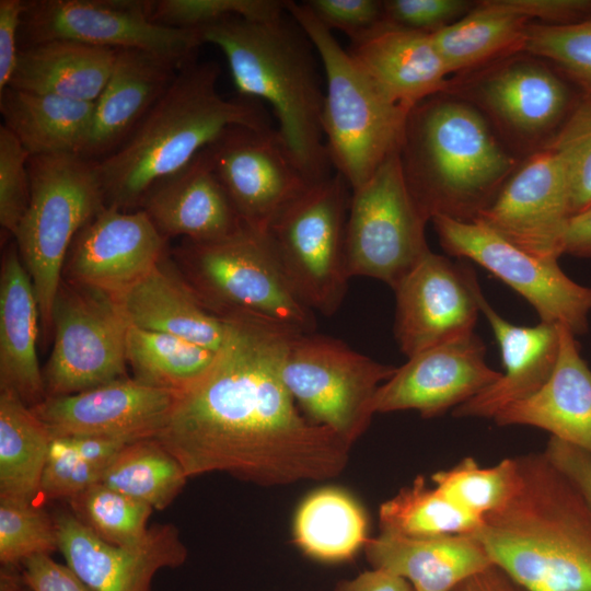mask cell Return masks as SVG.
<instances>
[{
	"mask_svg": "<svg viewBox=\"0 0 591 591\" xmlns=\"http://www.w3.org/2000/svg\"><path fill=\"white\" fill-rule=\"evenodd\" d=\"M210 370L179 393L155 437L188 477L224 472L262 486L337 476L349 445L302 416L282 379L291 337L264 320L228 315Z\"/></svg>",
	"mask_w": 591,
	"mask_h": 591,
	"instance_id": "1",
	"label": "cell"
},
{
	"mask_svg": "<svg viewBox=\"0 0 591 591\" xmlns=\"http://www.w3.org/2000/svg\"><path fill=\"white\" fill-rule=\"evenodd\" d=\"M514 494L474 533L491 563L526 591H591V509L542 453L517 456Z\"/></svg>",
	"mask_w": 591,
	"mask_h": 591,
	"instance_id": "2",
	"label": "cell"
},
{
	"mask_svg": "<svg viewBox=\"0 0 591 591\" xmlns=\"http://www.w3.org/2000/svg\"><path fill=\"white\" fill-rule=\"evenodd\" d=\"M220 73L215 61L184 65L130 136L92 161L106 207L137 210L154 183L186 166L230 127L270 126L255 100L222 96Z\"/></svg>",
	"mask_w": 591,
	"mask_h": 591,
	"instance_id": "3",
	"label": "cell"
},
{
	"mask_svg": "<svg viewBox=\"0 0 591 591\" xmlns=\"http://www.w3.org/2000/svg\"><path fill=\"white\" fill-rule=\"evenodd\" d=\"M196 31L201 44L224 55L239 96L270 104L277 130L310 182L329 176L320 57L287 10L271 20L231 16Z\"/></svg>",
	"mask_w": 591,
	"mask_h": 591,
	"instance_id": "4",
	"label": "cell"
},
{
	"mask_svg": "<svg viewBox=\"0 0 591 591\" xmlns=\"http://www.w3.org/2000/svg\"><path fill=\"white\" fill-rule=\"evenodd\" d=\"M443 93L410 112L401 149L406 183L421 212L472 222L517 167L472 104Z\"/></svg>",
	"mask_w": 591,
	"mask_h": 591,
	"instance_id": "5",
	"label": "cell"
},
{
	"mask_svg": "<svg viewBox=\"0 0 591 591\" xmlns=\"http://www.w3.org/2000/svg\"><path fill=\"white\" fill-rule=\"evenodd\" d=\"M286 10L320 57L325 78L322 130L328 159L354 190L401 151L409 111L370 79L303 2L287 0Z\"/></svg>",
	"mask_w": 591,
	"mask_h": 591,
	"instance_id": "6",
	"label": "cell"
},
{
	"mask_svg": "<svg viewBox=\"0 0 591 591\" xmlns=\"http://www.w3.org/2000/svg\"><path fill=\"white\" fill-rule=\"evenodd\" d=\"M174 262L204 305L218 316L245 315L313 333L314 312L291 290L266 233L245 225L223 237L183 240Z\"/></svg>",
	"mask_w": 591,
	"mask_h": 591,
	"instance_id": "7",
	"label": "cell"
},
{
	"mask_svg": "<svg viewBox=\"0 0 591 591\" xmlns=\"http://www.w3.org/2000/svg\"><path fill=\"white\" fill-rule=\"evenodd\" d=\"M28 174L30 202L13 237L33 282L40 329L47 337L69 248L106 205L93 162L76 153L30 157Z\"/></svg>",
	"mask_w": 591,
	"mask_h": 591,
	"instance_id": "8",
	"label": "cell"
},
{
	"mask_svg": "<svg viewBox=\"0 0 591 591\" xmlns=\"http://www.w3.org/2000/svg\"><path fill=\"white\" fill-rule=\"evenodd\" d=\"M352 189L338 172L313 183L271 223L267 241L294 294L313 312L331 316L351 278L346 229Z\"/></svg>",
	"mask_w": 591,
	"mask_h": 591,
	"instance_id": "9",
	"label": "cell"
},
{
	"mask_svg": "<svg viewBox=\"0 0 591 591\" xmlns=\"http://www.w3.org/2000/svg\"><path fill=\"white\" fill-rule=\"evenodd\" d=\"M396 367L373 360L344 341L296 333L282 363V379L306 418L349 445L369 427L379 387Z\"/></svg>",
	"mask_w": 591,
	"mask_h": 591,
	"instance_id": "10",
	"label": "cell"
},
{
	"mask_svg": "<svg viewBox=\"0 0 591 591\" xmlns=\"http://www.w3.org/2000/svg\"><path fill=\"white\" fill-rule=\"evenodd\" d=\"M399 152L352 190L346 229L350 277L374 278L392 289L430 251L429 220L412 196Z\"/></svg>",
	"mask_w": 591,
	"mask_h": 591,
	"instance_id": "11",
	"label": "cell"
},
{
	"mask_svg": "<svg viewBox=\"0 0 591 591\" xmlns=\"http://www.w3.org/2000/svg\"><path fill=\"white\" fill-rule=\"evenodd\" d=\"M148 0L25 1L20 48L71 40L108 49H141L181 67L202 45L198 31L160 25L151 20Z\"/></svg>",
	"mask_w": 591,
	"mask_h": 591,
	"instance_id": "12",
	"label": "cell"
},
{
	"mask_svg": "<svg viewBox=\"0 0 591 591\" xmlns=\"http://www.w3.org/2000/svg\"><path fill=\"white\" fill-rule=\"evenodd\" d=\"M51 323L54 345L43 370L46 397L126 376L129 325L114 297L62 279Z\"/></svg>",
	"mask_w": 591,
	"mask_h": 591,
	"instance_id": "13",
	"label": "cell"
},
{
	"mask_svg": "<svg viewBox=\"0 0 591 591\" xmlns=\"http://www.w3.org/2000/svg\"><path fill=\"white\" fill-rule=\"evenodd\" d=\"M431 221L447 253L468 258L503 281L534 308L541 322L563 325L576 336L588 331L591 288L568 277L558 260L531 255L476 221L440 215Z\"/></svg>",
	"mask_w": 591,
	"mask_h": 591,
	"instance_id": "14",
	"label": "cell"
},
{
	"mask_svg": "<svg viewBox=\"0 0 591 591\" xmlns=\"http://www.w3.org/2000/svg\"><path fill=\"white\" fill-rule=\"evenodd\" d=\"M205 150L243 225L260 233L313 184L270 126L230 127Z\"/></svg>",
	"mask_w": 591,
	"mask_h": 591,
	"instance_id": "15",
	"label": "cell"
},
{
	"mask_svg": "<svg viewBox=\"0 0 591 591\" xmlns=\"http://www.w3.org/2000/svg\"><path fill=\"white\" fill-rule=\"evenodd\" d=\"M571 217L565 167L554 151L541 148L515 167L474 221L531 255L558 260Z\"/></svg>",
	"mask_w": 591,
	"mask_h": 591,
	"instance_id": "16",
	"label": "cell"
},
{
	"mask_svg": "<svg viewBox=\"0 0 591 591\" xmlns=\"http://www.w3.org/2000/svg\"><path fill=\"white\" fill-rule=\"evenodd\" d=\"M393 290L394 335L407 358L474 332L482 289L468 267L429 251Z\"/></svg>",
	"mask_w": 591,
	"mask_h": 591,
	"instance_id": "17",
	"label": "cell"
},
{
	"mask_svg": "<svg viewBox=\"0 0 591 591\" xmlns=\"http://www.w3.org/2000/svg\"><path fill=\"white\" fill-rule=\"evenodd\" d=\"M517 55V54H514ZM514 55L495 61L468 90L478 106L508 134L525 142L544 140L559 130L581 93L557 69L538 58Z\"/></svg>",
	"mask_w": 591,
	"mask_h": 591,
	"instance_id": "18",
	"label": "cell"
},
{
	"mask_svg": "<svg viewBox=\"0 0 591 591\" xmlns=\"http://www.w3.org/2000/svg\"><path fill=\"white\" fill-rule=\"evenodd\" d=\"M166 241L142 209L105 207L76 235L62 279L117 298L157 266Z\"/></svg>",
	"mask_w": 591,
	"mask_h": 591,
	"instance_id": "19",
	"label": "cell"
},
{
	"mask_svg": "<svg viewBox=\"0 0 591 591\" xmlns=\"http://www.w3.org/2000/svg\"><path fill=\"white\" fill-rule=\"evenodd\" d=\"M486 362V346L474 332L408 358L378 390L376 413L416 410L440 416L465 403L499 379Z\"/></svg>",
	"mask_w": 591,
	"mask_h": 591,
	"instance_id": "20",
	"label": "cell"
},
{
	"mask_svg": "<svg viewBox=\"0 0 591 591\" xmlns=\"http://www.w3.org/2000/svg\"><path fill=\"white\" fill-rule=\"evenodd\" d=\"M179 393L120 378L63 396H47L31 409L51 437L155 438Z\"/></svg>",
	"mask_w": 591,
	"mask_h": 591,
	"instance_id": "21",
	"label": "cell"
},
{
	"mask_svg": "<svg viewBox=\"0 0 591 591\" xmlns=\"http://www.w3.org/2000/svg\"><path fill=\"white\" fill-rule=\"evenodd\" d=\"M58 551L67 566L91 591H151L154 575L182 565L187 551L171 524L151 528L138 547L112 545L83 525L71 511L53 515Z\"/></svg>",
	"mask_w": 591,
	"mask_h": 591,
	"instance_id": "22",
	"label": "cell"
},
{
	"mask_svg": "<svg viewBox=\"0 0 591 591\" xmlns=\"http://www.w3.org/2000/svg\"><path fill=\"white\" fill-rule=\"evenodd\" d=\"M176 62L141 49H118L111 76L94 102L88 137L78 155L96 161L117 149L173 81Z\"/></svg>",
	"mask_w": 591,
	"mask_h": 591,
	"instance_id": "23",
	"label": "cell"
},
{
	"mask_svg": "<svg viewBox=\"0 0 591 591\" xmlns=\"http://www.w3.org/2000/svg\"><path fill=\"white\" fill-rule=\"evenodd\" d=\"M138 209L166 240L212 241L243 225L205 149L178 172L154 183Z\"/></svg>",
	"mask_w": 591,
	"mask_h": 591,
	"instance_id": "24",
	"label": "cell"
},
{
	"mask_svg": "<svg viewBox=\"0 0 591 591\" xmlns=\"http://www.w3.org/2000/svg\"><path fill=\"white\" fill-rule=\"evenodd\" d=\"M479 310L499 345L505 372L493 384L453 409L456 418H490L537 392L549 379L559 350V325L519 326L503 318L483 292Z\"/></svg>",
	"mask_w": 591,
	"mask_h": 591,
	"instance_id": "25",
	"label": "cell"
},
{
	"mask_svg": "<svg viewBox=\"0 0 591 591\" xmlns=\"http://www.w3.org/2000/svg\"><path fill=\"white\" fill-rule=\"evenodd\" d=\"M498 426H531L591 455V368L576 335L559 325V350L546 383L493 419Z\"/></svg>",
	"mask_w": 591,
	"mask_h": 591,
	"instance_id": "26",
	"label": "cell"
},
{
	"mask_svg": "<svg viewBox=\"0 0 591 591\" xmlns=\"http://www.w3.org/2000/svg\"><path fill=\"white\" fill-rule=\"evenodd\" d=\"M357 65L396 104L412 111L449 92L450 71L431 34L384 23L347 49Z\"/></svg>",
	"mask_w": 591,
	"mask_h": 591,
	"instance_id": "27",
	"label": "cell"
},
{
	"mask_svg": "<svg viewBox=\"0 0 591 591\" xmlns=\"http://www.w3.org/2000/svg\"><path fill=\"white\" fill-rule=\"evenodd\" d=\"M129 326L171 334L218 352L224 317L209 311L166 254L138 283L115 298Z\"/></svg>",
	"mask_w": 591,
	"mask_h": 591,
	"instance_id": "28",
	"label": "cell"
},
{
	"mask_svg": "<svg viewBox=\"0 0 591 591\" xmlns=\"http://www.w3.org/2000/svg\"><path fill=\"white\" fill-rule=\"evenodd\" d=\"M363 548L372 568L405 579L414 591H453L493 565L475 534L417 537L381 531Z\"/></svg>",
	"mask_w": 591,
	"mask_h": 591,
	"instance_id": "29",
	"label": "cell"
},
{
	"mask_svg": "<svg viewBox=\"0 0 591 591\" xmlns=\"http://www.w3.org/2000/svg\"><path fill=\"white\" fill-rule=\"evenodd\" d=\"M39 325L35 289L13 242L0 274V391L14 393L31 408L46 398L36 350Z\"/></svg>",
	"mask_w": 591,
	"mask_h": 591,
	"instance_id": "30",
	"label": "cell"
},
{
	"mask_svg": "<svg viewBox=\"0 0 591 591\" xmlns=\"http://www.w3.org/2000/svg\"><path fill=\"white\" fill-rule=\"evenodd\" d=\"M116 54L115 49L61 39L22 47L8 88L95 102Z\"/></svg>",
	"mask_w": 591,
	"mask_h": 591,
	"instance_id": "31",
	"label": "cell"
},
{
	"mask_svg": "<svg viewBox=\"0 0 591 591\" xmlns=\"http://www.w3.org/2000/svg\"><path fill=\"white\" fill-rule=\"evenodd\" d=\"M0 113L24 149L34 155L78 154L94 113V102L7 88L0 93Z\"/></svg>",
	"mask_w": 591,
	"mask_h": 591,
	"instance_id": "32",
	"label": "cell"
},
{
	"mask_svg": "<svg viewBox=\"0 0 591 591\" xmlns=\"http://www.w3.org/2000/svg\"><path fill=\"white\" fill-rule=\"evenodd\" d=\"M530 23L514 0H483L431 37L452 73L522 53Z\"/></svg>",
	"mask_w": 591,
	"mask_h": 591,
	"instance_id": "33",
	"label": "cell"
},
{
	"mask_svg": "<svg viewBox=\"0 0 591 591\" xmlns=\"http://www.w3.org/2000/svg\"><path fill=\"white\" fill-rule=\"evenodd\" d=\"M292 533L294 544L306 556L324 563L352 559L369 540L363 508L337 487L320 488L303 499Z\"/></svg>",
	"mask_w": 591,
	"mask_h": 591,
	"instance_id": "34",
	"label": "cell"
},
{
	"mask_svg": "<svg viewBox=\"0 0 591 591\" xmlns=\"http://www.w3.org/2000/svg\"><path fill=\"white\" fill-rule=\"evenodd\" d=\"M51 439L31 407L0 391V500L34 502Z\"/></svg>",
	"mask_w": 591,
	"mask_h": 591,
	"instance_id": "35",
	"label": "cell"
},
{
	"mask_svg": "<svg viewBox=\"0 0 591 591\" xmlns=\"http://www.w3.org/2000/svg\"><path fill=\"white\" fill-rule=\"evenodd\" d=\"M217 354L184 338L129 326L126 361L134 379L146 385L183 393L212 367Z\"/></svg>",
	"mask_w": 591,
	"mask_h": 591,
	"instance_id": "36",
	"label": "cell"
},
{
	"mask_svg": "<svg viewBox=\"0 0 591 591\" xmlns=\"http://www.w3.org/2000/svg\"><path fill=\"white\" fill-rule=\"evenodd\" d=\"M187 478L177 459L157 438H148L124 447L103 472L101 483L154 510H163Z\"/></svg>",
	"mask_w": 591,
	"mask_h": 591,
	"instance_id": "37",
	"label": "cell"
},
{
	"mask_svg": "<svg viewBox=\"0 0 591 591\" xmlns=\"http://www.w3.org/2000/svg\"><path fill=\"white\" fill-rule=\"evenodd\" d=\"M381 531L406 536L474 534L480 518L465 511L437 487L417 476L379 509Z\"/></svg>",
	"mask_w": 591,
	"mask_h": 591,
	"instance_id": "38",
	"label": "cell"
},
{
	"mask_svg": "<svg viewBox=\"0 0 591 591\" xmlns=\"http://www.w3.org/2000/svg\"><path fill=\"white\" fill-rule=\"evenodd\" d=\"M70 511L103 541L120 547L144 544L151 532L147 528L154 510L149 505L97 483L69 501Z\"/></svg>",
	"mask_w": 591,
	"mask_h": 591,
	"instance_id": "39",
	"label": "cell"
},
{
	"mask_svg": "<svg viewBox=\"0 0 591 591\" xmlns=\"http://www.w3.org/2000/svg\"><path fill=\"white\" fill-rule=\"evenodd\" d=\"M519 478L517 457L480 466L465 457L451 468L431 476L433 486L465 511L483 519L502 508L515 491Z\"/></svg>",
	"mask_w": 591,
	"mask_h": 591,
	"instance_id": "40",
	"label": "cell"
},
{
	"mask_svg": "<svg viewBox=\"0 0 591 591\" xmlns=\"http://www.w3.org/2000/svg\"><path fill=\"white\" fill-rule=\"evenodd\" d=\"M522 51L548 60L581 94L591 96V13L568 24L531 22Z\"/></svg>",
	"mask_w": 591,
	"mask_h": 591,
	"instance_id": "41",
	"label": "cell"
},
{
	"mask_svg": "<svg viewBox=\"0 0 591 591\" xmlns=\"http://www.w3.org/2000/svg\"><path fill=\"white\" fill-rule=\"evenodd\" d=\"M58 551L54 518L34 502L0 500V561L21 566L36 555Z\"/></svg>",
	"mask_w": 591,
	"mask_h": 591,
	"instance_id": "42",
	"label": "cell"
},
{
	"mask_svg": "<svg viewBox=\"0 0 591 591\" xmlns=\"http://www.w3.org/2000/svg\"><path fill=\"white\" fill-rule=\"evenodd\" d=\"M543 148L554 151L565 167L572 217L591 208V96L581 94L568 118Z\"/></svg>",
	"mask_w": 591,
	"mask_h": 591,
	"instance_id": "43",
	"label": "cell"
},
{
	"mask_svg": "<svg viewBox=\"0 0 591 591\" xmlns=\"http://www.w3.org/2000/svg\"><path fill=\"white\" fill-rule=\"evenodd\" d=\"M287 0H154L151 20L160 25L199 30L231 16L271 20L286 13Z\"/></svg>",
	"mask_w": 591,
	"mask_h": 591,
	"instance_id": "44",
	"label": "cell"
},
{
	"mask_svg": "<svg viewBox=\"0 0 591 591\" xmlns=\"http://www.w3.org/2000/svg\"><path fill=\"white\" fill-rule=\"evenodd\" d=\"M30 153L3 125L0 127V224L13 236L31 196Z\"/></svg>",
	"mask_w": 591,
	"mask_h": 591,
	"instance_id": "45",
	"label": "cell"
},
{
	"mask_svg": "<svg viewBox=\"0 0 591 591\" xmlns=\"http://www.w3.org/2000/svg\"><path fill=\"white\" fill-rule=\"evenodd\" d=\"M103 470L84 461L68 437H53L39 491L51 500L71 498L101 483Z\"/></svg>",
	"mask_w": 591,
	"mask_h": 591,
	"instance_id": "46",
	"label": "cell"
},
{
	"mask_svg": "<svg viewBox=\"0 0 591 591\" xmlns=\"http://www.w3.org/2000/svg\"><path fill=\"white\" fill-rule=\"evenodd\" d=\"M303 3L327 28L346 34L351 44L385 23L383 1L379 0H306Z\"/></svg>",
	"mask_w": 591,
	"mask_h": 591,
	"instance_id": "47",
	"label": "cell"
},
{
	"mask_svg": "<svg viewBox=\"0 0 591 591\" xmlns=\"http://www.w3.org/2000/svg\"><path fill=\"white\" fill-rule=\"evenodd\" d=\"M475 2L465 0H386L385 22L427 34L456 22L468 13Z\"/></svg>",
	"mask_w": 591,
	"mask_h": 591,
	"instance_id": "48",
	"label": "cell"
},
{
	"mask_svg": "<svg viewBox=\"0 0 591 591\" xmlns=\"http://www.w3.org/2000/svg\"><path fill=\"white\" fill-rule=\"evenodd\" d=\"M21 575L33 591H91L66 565L50 555H36L21 564Z\"/></svg>",
	"mask_w": 591,
	"mask_h": 591,
	"instance_id": "49",
	"label": "cell"
},
{
	"mask_svg": "<svg viewBox=\"0 0 591 591\" xmlns=\"http://www.w3.org/2000/svg\"><path fill=\"white\" fill-rule=\"evenodd\" d=\"M544 453L573 483L591 509V455L553 437Z\"/></svg>",
	"mask_w": 591,
	"mask_h": 591,
	"instance_id": "50",
	"label": "cell"
},
{
	"mask_svg": "<svg viewBox=\"0 0 591 591\" xmlns=\"http://www.w3.org/2000/svg\"><path fill=\"white\" fill-rule=\"evenodd\" d=\"M23 0H0V93L9 86L20 51Z\"/></svg>",
	"mask_w": 591,
	"mask_h": 591,
	"instance_id": "51",
	"label": "cell"
},
{
	"mask_svg": "<svg viewBox=\"0 0 591 591\" xmlns=\"http://www.w3.org/2000/svg\"><path fill=\"white\" fill-rule=\"evenodd\" d=\"M71 439L80 456L88 463L102 468L115 459V456L131 441L109 437H68ZM134 442V441H132Z\"/></svg>",
	"mask_w": 591,
	"mask_h": 591,
	"instance_id": "52",
	"label": "cell"
},
{
	"mask_svg": "<svg viewBox=\"0 0 591 591\" xmlns=\"http://www.w3.org/2000/svg\"><path fill=\"white\" fill-rule=\"evenodd\" d=\"M335 591H414L405 579L386 570L372 568L350 580L337 583Z\"/></svg>",
	"mask_w": 591,
	"mask_h": 591,
	"instance_id": "53",
	"label": "cell"
},
{
	"mask_svg": "<svg viewBox=\"0 0 591 591\" xmlns=\"http://www.w3.org/2000/svg\"><path fill=\"white\" fill-rule=\"evenodd\" d=\"M453 591H526L512 580L502 569L490 565L471 576Z\"/></svg>",
	"mask_w": 591,
	"mask_h": 591,
	"instance_id": "54",
	"label": "cell"
},
{
	"mask_svg": "<svg viewBox=\"0 0 591 591\" xmlns=\"http://www.w3.org/2000/svg\"><path fill=\"white\" fill-rule=\"evenodd\" d=\"M564 254L591 259V208L571 217L566 232Z\"/></svg>",
	"mask_w": 591,
	"mask_h": 591,
	"instance_id": "55",
	"label": "cell"
},
{
	"mask_svg": "<svg viewBox=\"0 0 591 591\" xmlns=\"http://www.w3.org/2000/svg\"><path fill=\"white\" fill-rule=\"evenodd\" d=\"M15 568L5 566L2 568L0 591H33L25 584L21 572H18Z\"/></svg>",
	"mask_w": 591,
	"mask_h": 591,
	"instance_id": "56",
	"label": "cell"
}]
</instances>
